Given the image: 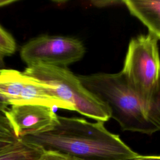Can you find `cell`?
<instances>
[{"label":"cell","mask_w":160,"mask_h":160,"mask_svg":"<svg viewBox=\"0 0 160 160\" xmlns=\"http://www.w3.org/2000/svg\"><path fill=\"white\" fill-rule=\"evenodd\" d=\"M20 139L44 152H54L76 160H123L139 155L119 135L109 132L104 122L79 118L58 116L51 128Z\"/></svg>","instance_id":"obj_1"},{"label":"cell","mask_w":160,"mask_h":160,"mask_svg":"<svg viewBox=\"0 0 160 160\" xmlns=\"http://www.w3.org/2000/svg\"><path fill=\"white\" fill-rule=\"evenodd\" d=\"M84 87L108 109L122 131L148 135L160 131V108L135 94L121 73L78 76Z\"/></svg>","instance_id":"obj_2"},{"label":"cell","mask_w":160,"mask_h":160,"mask_svg":"<svg viewBox=\"0 0 160 160\" xmlns=\"http://www.w3.org/2000/svg\"><path fill=\"white\" fill-rule=\"evenodd\" d=\"M158 41L149 33L131 39L121 72L135 94L160 108V58Z\"/></svg>","instance_id":"obj_3"},{"label":"cell","mask_w":160,"mask_h":160,"mask_svg":"<svg viewBox=\"0 0 160 160\" xmlns=\"http://www.w3.org/2000/svg\"><path fill=\"white\" fill-rule=\"evenodd\" d=\"M51 88L53 96L65 103L69 111L96 121L106 122L110 118L108 108L89 92L78 76L66 67L36 65L27 66L23 72Z\"/></svg>","instance_id":"obj_4"},{"label":"cell","mask_w":160,"mask_h":160,"mask_svg":"<svg viewBox=\"0 0 160 160\" xmlns=\"http://www.w3.org/2000/svg\"><path fill=\"white\" fill-rule=\"evenodd\" d=\"M84 53L83 44L76 38L43 35L26 42L21 49L20 56L28 66L66 67L79 61Z\"/></svg>","instance_id":"obj_5"},{"label":"cell","mask_w":160,"mask_h":160,"mask_svg":"<svg viewBox=\"0 0 160 160\" xmlns=\"http://www.w3.org/2000/svg\"><path fill=\"white\" fill-rule=\"evenodd\" d=\"M0 92L11 106L39 104L69 110L53 96L49 86L16 69H0Z\"/></svg>","instance_id":"obj_6"},{"label":"cell","mask_w":160,"mask_h":160,"mask_svg":"<svg viewBox=\"0 0 160 160\" xmlns=\"http://www.w3.org/2000/svg\"><path fill=\"white\" fill-rule=\"evenodd\" d=\"M4 113L19 139L51 128L58 117L54 109L39 104L11 106Z\"/></svg>","instance_id":"obj_7"},{"label":"cell","mask_w":160,"mask_h":160,"mask_svg":"<svg viewBox=\"0 0 160 160\" xmlns=\"http://www.w3.org/2000/svg\"><path fill=\"white\" fill-rule=\"evenodd\" d=\"M129 12L148 29L149 34L160 40V1L126 0Z\"/></svg>","instance_id":"obj_8"},{"label":"cell","mask_w":160,"mask_h":160,"mask_svg":"<svg viewBox=\"0 0 160 160\" xmlns=\"http://www.w3.org/2000/svg\"><path fill=\"white\" fill-rule=\"evenodd\" d=\"M43 152L36 146L20 139L16 144L0 151V160H38Z\"/></svg>","instance_id":"obj_9"},{"label":"cell","mask_w":160,"mask_h":160,"mask_svg":"<svg viewBox=\"0 0 160 160\" xmlns=\"http://www.w3.org/2000/svg\"><path fill=\"white\" fill-rule=\"evenodd\" d=\"M19 140L4 113L0 112V151L16 144Z\"/></svg>","instance_id":"obj_10"},{"label":"cell","mask_w":160,"mask_h":160,"mask_svg":"<svg viewBox=\"0 0 160 160\" xmlns=\"http://www.w3.org/2000/svg\"><path fill=\"white\" fill-rule=\"evenodd\" d=\"M16 50V43L13 37L0 25V54L11 56Z\"/></svg>","instance_id":"obj_11"},{"label":"cell","mask_w":160,"mask_h":160,"mask_svg":"<svg viewBox=\"0 0 160 160\" xmlns=\"http://www.w3.org/2000/svg\"><path fill=\"white\" fill-rule=\"evenodd\" d=\"M38 160H76L68 156L54 152H44Z\"/></svg>","instance_id":"obj_12"},{"label":"cell","mask_w":160,"mask_h":160,"mask_svg":"<svg viewBox=\"0 0 160 160\" xmlns=\"http://www.w3.org/2000/svg\"><path fill=\"white\" fill-rule=\"evenodd\" d=\"M123 160H160V156H141L139 154L136 157Z\"/></svg>","instance_id":"obj_13"},{"label":"cell","mask_w":160,"mask_h":160,"mask_svg":"<svg viewBox=\"0 0 160 160\" xmlns=\"http://www.w3.org/2000/svg\"><path fill=\"white\" fill-rule=\"evenodd\" d=\"M9 103L7 98L0 92V112H4L8 109V106Z\"/></svg>","instance_id":"obj_14"},{"label":"cell","mask_w":160,"mask_h":160,"mask_svg":"<svg viewBox=\"0 0 160 160\" xmlns=\"http://www.w3.org/2000/svg\"><path fill=\"white\" fill-rule=\"evenodd\" d=\"M121 1H95V2H93V3H95L94 5V6H96L98 7H104V6H109V3L110 4H113V3H118V2H121Z\"/></svg>","instance_id":"obj_15"},{"label":"cell","mask_w":160,"mask_h":160,"mask_svg":"<svg viewBox=\"0 0 160 160\" xmlns=\"http://www.w3.org/2000/svg\"><path fill=\"white\" fill-rule=\"evenodd\" d=\"M15 1H16L14 0H0V7L9 5L11 3L14 2Z\"/></svg>","instance_id":"obj_16"},{"label":"cell","mask_w":160,"mask_h":160,"mask_svg":"<svg viewBox=\"0 0 160 160\" xmlns=\"http://www.w3.org/2000/svg\"><path fill=\"white\" fill-rule=\"evenodd\" d=\"M4 56H2L1 54H0V69H2V68L4 66Z\"/></svg>","instance_id":"obj_17"}]
</instances>
